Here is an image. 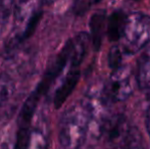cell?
Wrapping results in <instances>:
<instances>
[{
  "instance_id": "cell-1",
  "label": "cell",
  "mask_w": 150,
  "mask_h": 149,
  "mask_svg": "<svg viewBox=\"0 0 150 149\" xmlns=\"http://www.w3.org/2000/svg\"><path fill=\"white\" fill-rule=\"evenodd\" d=\"M73 45V38L65 42L60 51L56 54L54 59L51 60L48 68H46L38 85L23 104L18 117V132H16V143H14L16 148H28L32 129L31 125L36 109L39 105L40 100L49 92L51 86L61 75L67 64H69Z\"/></svg>"
},
{
  "instance_id": "cell-2",
  "label": "cell",
  "mask_w": 150,
  "mask_h": 149,
  "mask_svg": "<svg viewBox=\"0 0 150 149\" xmlns=\"http://www.w3.org/2000/svg\"><path fill=\"white\" fill-rule=\"evenodd\" d=\"M91 121L92 106L88 99H83L65 110L58 126V141L61 147H81L86 141Z\"/></svg>"
},
{
  "instance_id": "cell-3",
  "label": "cell",
  "mask_w": 150,
  "mask_h": 149,
  "mask_svg": "<svg viewBox=\"0 0 150 149\" xmlns=\"http://www.w3.org/2000/svg\"><path fill=\"white\" fill-rule=\"evenodd\" d=\"M43 16V0H18L14 6L13 29L3 52L11 54L33 36Z\"/></svg>"
},
{
  "instance_id": "cell-4",
  "label": "cell",
  "mask_w": 150,
  "mask_h": 149,
  "mask_svg": "<svg viewBox=\"0 0 150 149\" xmlns=\"http://www.w3.org/2000/svg\"><path fill=\"white\" fill-rule=\"evenodd\" d=\"M122 52L135 54L150 42V16L142 12L127 16L122 35Z\"/></svg>"
},
{
  "instance_id": "cell-5",
  "label": "cell",
  "mask_w": 150,
  "mask_h": 149,
  "mask_svg": "<svg viewBox=\"0 0 150 149\" xmlns=\"http://www.w3.org/2000/svg\"><path fill=\"white\" fill-rule=\"evenodd\" d=\"M100 137L112 146H131L134 133L127 117L122 114H113L105 117L99 128Z\"/></svg>"
},
{
  "instance_id": "cell-6",
  "label": "cell",
  "mask_w": 150,
  "mask_h": 149,
  "mask_svg": "<svg viewBox=\"0 0 150 149\" xmlns=\"http://www.w3.org/2000/svg\"><path fill=\"white\" fill-rule=\"evenodd\" d=\"M133 92V85L131 81V74L125 66H120L113 71L109 80L104 85L101 94V100L104 105L125 101L131 96Z\"/></svg>"
},
{
  "instance_id": "cell-7",
  "label": "cell",
  "mask_w": 150,
  "mask_h": 149,
  "mask_svg": "<svg viewBox=\"0 0 150 149\" xmlns=\"http://www.w3.org/2000/svg\"><path fill=\"white\" fill-rule=\"evenodd\" d=\"M80 78H81L80 66L69 64V72L63 79V81L61 82L60 86L56 89L55 93H54L53 104L56 109L60 108L64 104V102L67 101V98L71 96L77 84L79 83Z\"/></svg>"
},
{
  "instance_id": "cell-8",
  "label": "cell",
  "mask_w": 150,
  "mask_h": 149,
  "mask_svg": "<svg viewBox=\"0 0 150 149\" xmlns=\"http://www.w3.org/2000/svg\"><path fill=\"white\" fill-rule=\"evenodd\" d=\"M105 24H106V11L105 10L99 9L91 16L89 20L90 34L93 44V49L96 52H98L101 48Z\"/></svg>"
},
{
  "instance_id": "cell-9",
  "label": "cell",
  "mask_w": 150,
  "mask_h": 149,
  "mask_svg": "<svg viewBox=\"0 0 150 149\" xmlns=\"http://www.w3.org/2000/svg\"><path fill=\"white\" fill-rule=\"evenodd\" d=\"M136 81L143 91H150V47L139 57L137 64Z\"/></svg>"
},
{
  "instance_id": "cell-10",
  "label": "cell",
  "mask_w": 150,
  "mask_h": 149,
  "mask_svg": "<svg viewBox=\"0 0 150 149\" xmlns=\"http://www.w3.org/2000/svg\"><path fill=\"white\" fill-rule=\"evenodd\" d=\"M127 14L122 10H115L110 14L107 22V36L110 42H117L120 40L126 23Z\"/></svg>"
},
{
  "instance_id": "cell-11",
  "label": "cell",
  "mask_w": 150,
  "mask_h": 149,
  "mask_svg": "<svg viewBox=\"0 0 150 149\" xmlns=\"http://www.w3.org/2000/svg\"><path fill=\"white\" fill-rule=\"evenodd\" d=\"M16 82L10 76L6 74L0 75V106L4 104L14 93Z\"/></svg>"
},
{
  "instance_id": "cell-12",
  "label": "cell",
  "mask_w": 150,
  "mask_h": 149,
  "mask_svg": "<svg viewBox=\"0 0 150 149\" xmlns=\"http://www.w3.org/2000/svg\"><path fill=\"white\" fill-rule=\"evenodd\" d=\"M122 50L117 45L111 47L108 55V66L110 70L117 71L122 66Z\"/></svg>"
},
{
  "instance_id": "cell-13",
  "label": "cell",
  "mask_w": 150,
  "mask_h": 149,
  "mask_svg": "<svg viewBox=\"0 0 150 149\" xmlns=\"http://www.w3.org/2000/svg\"><path fill=\"white\" fill-rule=\"evenodd\" d=\"M146 129H147V132H148V134L150 136V107L148 108L147 113H146Z\"/></svg>"
},
{
  "instance_id": "cell-14",
  "label": "cell",
  "mask_w": 150,
  "mask_h": 149,
  "mask_svg": "<svg viewBox=\"0 0 150 149\" xmlns=\"http://www.w3.org/2000/svg\"><path fill=\"white\" fill-rule=\"evenodd\" d=\"M56 0H43V2H46V3H53Z\"/></svg>"
}]
</instances>
